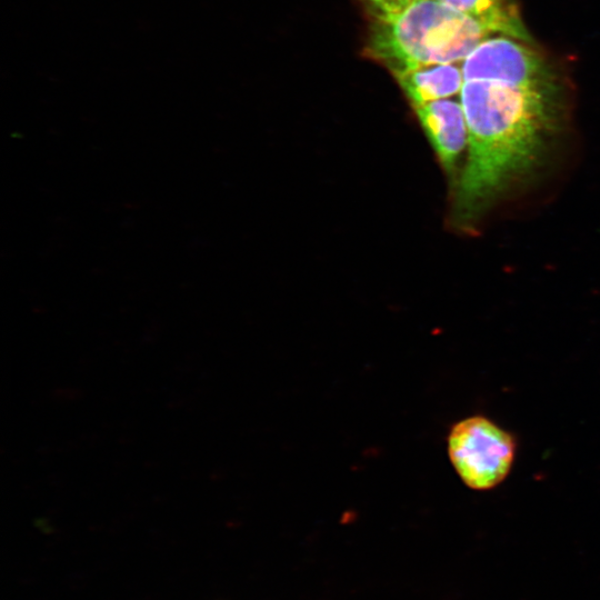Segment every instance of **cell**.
Returning <instances> with one entry per match:
<instances>
[{"instance_id": "obj_2", "label": "cell", "mask_w": 600, "mask_h": 600, "mask_svg": "<svg viewBox=\"0 0 600 600\" xmlns=\"http://www.w3.org/2000/svg\"><path fill=\"white\" fill-rule=\"evenodd\" d=\"M488 34L480 22L438 0H420L392 20L373 21L364 52L396 74L460 62Z\"/></svg>"}, {"instance_id": "obj_5", "label": "cell", "mask_w": 600, "mask_h": 600, "mask_svg": "<svg viewBox=\"0 0 600 600\" xmlns=\"http://www.w3.org/2000/svg\"><path fill=\"white\" fill-rule=\"evenodd\" d=\"M413 109L441 167L448 176L454 174L468 146V126L461 102L448 98Z\"/></svg>"}, {"instance_id": "obj_8", "label": "cell", "mask_w": 600, "mask_h": 600, "mask_svg": "<svg viewBox=\"0 0 600 600\" xmlns=\"http://www.w3.org/2000/svg\"><path fill=\"white\" fill-rule=\"evenodd\" d=\"M373 21L392 20L420 0H361Z\"/></svg>"}, {"instance_id": "obj_3", "label": "cell", "mask_w": 600, "mask_h": 600, "mask_svg": "<svg viewBox=\"0 0 600 600\" xmlns=\"http://www.w3.org/2000/svg\"><path fill=\"white\" fill-rule=\"evenodd\" d=\"M448 452L453 468L469 488L488 490L509 474L516 442L509 432L491 420L474 416L452 427Z\"/></svg>"}, {"instance_id": "obj_4", "label": "cell", "mask_w": 600, "mask_h": 600, "mask_svg": "<svg viewBox=\"0 0 600 600\" xmlns=\"http://www.w3.org/2000/svg\"><path fill=\"white\" fill-rule=\"evenodd\" d=\"M522 42L504 34L483 39L461 61L464 81H491L518 88L558 91L548 63Z\"/></svg>"}, {"instance_id": "obj_7", "label": "cell", "mask_w": 600, "mask_h": 600, "mask_svg": "<svg viewBox=\"0 0 600 600\" xmlns=\"http://www.w3.org/2000/svg\"><path fill=\"white\" fill-rule=\"evenodd\" d=\"M477 20L490 33L504 34L523 42L531 41L521 18L508 0H438Z\"/></svg>"}, {"instance_id": "obj_1", "label": "cell", "mask_w": 600, "mask_h": 600, "mask_svg": "<svg viewBox=\"0 0 600 600\" xmlns=\"http://www.w3.org/2000/svg\"><path fill=\"white\" fill-rule=\"evenodd\" d=\"M557 91L464 81L460 102L467 156L453 181L449 222L472 231L484 213L540 163L557 124Z\"/></svg>"}, {"instance_id": "obj_6", "label": "cell", "mask_w": 600, "mask_h": 600, "mask_svg": "<svg viewBox=\"0 0 600 600\" xmlns=\"http://www.w3.org/2000/svg\"><path fill=\"white\" fill-rule=\"evenodd\" d=\"M412 108L448 99L464 83L461 67L456 63L421 66L393 74Z\"/></svg>"}]
</instances>
